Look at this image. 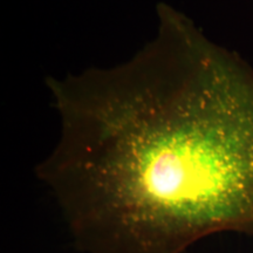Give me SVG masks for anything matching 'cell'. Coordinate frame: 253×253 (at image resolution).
Returning <instances> with one entry per match:
<instances>
[{
	"instance_id": "cell-1",
	"label": "cell",
	"mask_w": 253,
	"mask_h": 253,
	"mask_svg": "<svg viewBox=\"0 0 253 253\" xmlns=\"http://www.w3.org/2000/svg\"><path fill=\"white\" fill-rule=\"evenodd\" d=\"M126 61L48 77L59 121L36 168L81 253H183L253 235V68L168 2Z\"/></svg>"
}]
</instances>
